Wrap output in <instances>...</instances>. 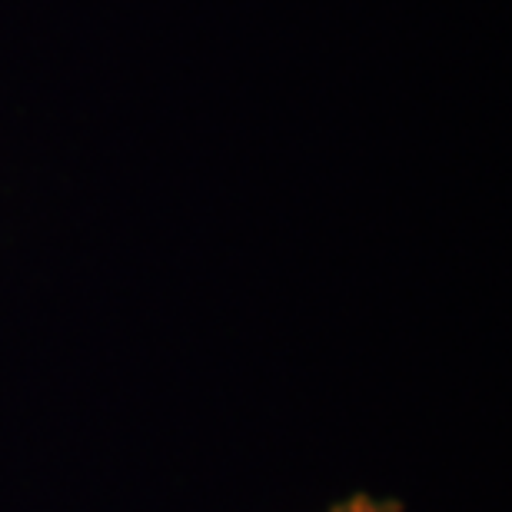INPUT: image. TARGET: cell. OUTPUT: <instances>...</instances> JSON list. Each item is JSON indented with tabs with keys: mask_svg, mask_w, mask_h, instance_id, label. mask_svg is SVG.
Wrapping results in <instances>:
<instances>
[{
	"mask_svg": "<svg viewBox=\"0 0 512 512\" xmlns=\"http://www.w3.org/2000/svg\"><path fill=\"white\" fill-rule=\"evenodd\" d=\"M330 512H403V506L396 499H373L366 493H356L350 499H343V503L330 506Z\"/></svg>",
	"mask_w": 512,
	"mask_h": 512,
	"instance_id": "6da1fadb",
	"label": "cell"
}]
</instances>
